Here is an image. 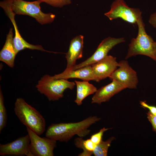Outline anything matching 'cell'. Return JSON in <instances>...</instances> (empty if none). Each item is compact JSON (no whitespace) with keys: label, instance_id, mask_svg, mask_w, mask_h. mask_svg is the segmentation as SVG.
<instances>
[{"label":"cell","instance_id":"7402d4cb","mask_svg":"<svg viewBox=\"0 0 156 156\" xmlns=\"http://www.w3.org/2000/svg\"><path fill=\"white\" fill-rule=\"evenodd\" d=\"M111 129V128H105L104 127L101 129L98 132L92 135L90 139L95 144L97 145L102 140V137L104 133Z\"/></svg>","mask_w":156,"mask_h":156},{"label":"cell","instance_id":"5bb4252c","mask_svg":"<svg viewBox=\"0 0 156 156\" xmlns=\"http://www.w3.org/2000/svg\"><path fill=\"white\" fill-rule=\"evenodd\" d=\"M83 38V36L79 35L70 41L68 51L66 53L67 64L64 70H70L76 65V60L82 57Z\"/></svg>","mask_w":156,"mask_h":156},{"label":"cell","instance_id":"2e32d148","mask_svg":"<svg viewBox=\"0 0 156 156\" xmlns=\"http://www.w3.org/2000/svg\"><path fill=\"white\" fill-rule=\"evenodd\" d=\"M12 28H11L7 35L5 43L0 52V60L12 68L16 54L14 42Z\"/></svg>","mask_w":156,"mask_h":156},{"label":"cell","instance_id":"ba28073f","mask_svg":"<svg viewBox=\"0 0 156 156\" xmlns=\"http://www.w3.org/2000/svg\"><path fill=\"white\" fill-rule=\"evenodd\" d=\"M30 140L29 150L32 156H53L56 141L49 138H41L30 128L26 127Z\"/></svg>","mask_w":156,"mask_h":156},{"label":"cell","instance_id":"e0dca14e","mask_svg":"<svg viewBox=\"0 0 156 156\" xmlns=\"http://www.w3.org/2000/svg\"><path fill=\"white\" fill-rule=\"evenodd\" d=\"M77 86V95L75 103L78 105L82 104V101L86 97L92 94L96 91L97 89L88 81H75Z\"/></svg>","mask_w":156,"mask_h":156},{"label":"cell","instance_id":"30bf717a","mask_svg":"<svg viewBox=\"0 0 156 156\" xmlns=\"http://www.w3.org/2000/svg\"><path fill=\"white\" fill-rule=\"evenodd\" d=\"M116 68L109 77L111 80H116L126 88L135 89L138 82L137 74L129 65L128 61L122 60L118 62Z\"/></svg>","mask_w":156,"mask_h":156},{"label":"cell","instance_id":"cb8c5ba5","mask_svg":"<svg viewBox=\"0 0 156 156\" xmlns=\"http://www.w3.org/2000/svg\"><path fill=\"white\" fill-rule=\"evenodd\" d=\"M140 103L142 107L148 109L151 113L156 115V106L149 105L145 101H140Z\"/></svg>","mask_w":156,"mask_h":156},{"label":"cell","instance_id":"603a6c76","mask_svg":"<svg viewBox=\"0 0 156 156\" xmlns=\"http://www.w3.org/2000/svg\"><path fill=\"white\" fill-rule=\"evenodd\" d=\"M147 118L151 123L153 131L156 133V115L148 111L147 113Z\"/></svg>","mask_w":156,"mask_h":156},{"label":"cell","instance_id":"d4e9b609","mask_svg":"<svg viewBox=\"0 0 156 156\" xmlns=\"http://www.w3.org/2000/svg\"><path fill=\"white\" fill-rule=\"evenodd\" d=\"M148 21L153 27L156 28V12L150 15Z\"/></svg>","mask_w":156,"mask_h":156},{"label":"cell","instance_id":"52a82bcc","mask_svg":"<svg viewBox=\"0 0 156 156\" xmlns=\"http://www.w3.org/2000/svg\"><path fill=\"white\" fill-rule=\"evenodd\" d=\"M12 1V0H4L1 1L0 6L4 10L13 25L15 33L13 42L16 55L20 51L26 49L49 52L50 51L44 49L40 45H34L28 43L21 36L15 20L14 17L16 14L11 8Z\"/></svg>","mask_w":156,"mask_h":156},{"label":"cell","instance_id":"9c48e42d","mask_svg":"<svg viewBox=\"0 0 156 156\" xmlns=\"http://www.w3.org/2000/svg\"><path fill=\"white\" fill-rule=\"evenodd\" d=\"M124 38H114L109 36L100 43L93 55L85 61L76 64L70 70H74L84 66L91 65L99 62L108 55L109 51L115 46L124 42ZM67 71V70H65Z\"/></svg>","mask_w":156,"mask_h":156},{"label":"cell","instance_id":"7c38bea8","mask_svg":"<svg viewBox=\"0 0 156 156\" xmlns=\"http://www.w3.org/2000/svg\"><path fill=\"white\" fill-rule=\"evenodd\" d=\"M116 58L107 55L99 62L91 65L96 81L109 77L118 66Z\"/></svg>","mask_w":156,"mask_h":156},{"label":"cell","instance_id":"8992f818","mask_svg":"<svg viewBox=\"0 0 156 156\" xmlns=\"http://www.w3.org/2000/svg\"><path fill=\"white\" fill-rule=\"evenodd\" d=\"M141 14L142 12L140 9L129 7L124 0L114 1L110 10L104 14L111 21L120 18L127 22L137 25Z\"/></svg>","mask_w":156,"mask_h":156},{"label":"cell","instance_id":"7a4b0ae2","mask_svg":"<svg viewBox=\"0 0 156 156\" xmlns=\"http://www.w3.org/2000/svg\"><path fill=\"white\" fill-rule=\"evenodd\" d=\"M14 109L20 121L26 127L29 128L39 135L44 132L46 127L44 118L38 111L23 99H16Z\"/></svg>","mask_w":156,"mask_h":156},{"label":"cell","instance_id":"44dd1931","mask_svg":"<svg viewBox=\"0 0 156 156\" xmlns=\"http://www.w3.org/2000/svg\"><path fill=\"white\" fill-rule=\"evenodd\" d=\"M42 3L45 2L52 6L61 8L71 3L72 0H38Z\"/></svg>","mask_w":156,"mask_h":156},{"label":"cell","instance_id":"d6986e66","mask_svg":"<svg viewBox=\"0 0 156 156\" xmlns=\"http://www.w3.org/2000/svg\"><path fill=\"white\" fill-rule=\"evenodd\" d=\"M112 137L105 141L102 140L99 143L96 145L93 151V154L95 156H107L108 148L113 140L115 139Z\"/></svg>","mask_w":156,"mask_h":156},{"label":"cell","instance_id":"4fadbf2b","mask_svg":"<svg viewBox=\"0 0 156 156\" xmlns=\"http://www.w3.org/2000/svg\"><path fill=\"white\" fill-rule=\"evenodd\" d=\"M125 88L122 84L113 80L111 83L97 90L92 98L91 103L100 104L108 101L114 95Z\"/></svg>","mask_w":156,"mask_h":156},{"label":"cell","instance_id":"8fae6325","mask_svg":"<svg viewBox=\"0 0 156 156\" xmlns=\"http://www.w3.org/2000/svg\"><path fill=\"white\" fill-rule=\"evenodd\" d=\"M30 140L28 134L10 142L0 144V155L32 156L29 150Z\"/></svg>","mask_w":156,"mask_h":156},{"label":"cell","instance_id":"3957f363","mask_svg":"<svg viewBox=\"0 0 156 156\" xmlns=\"http://www.w3.org/2000/svg\"><path fill=\"white\" fill-rule=\"evenodd\" d=\"M137 25L138 27V35L136 37L131 39L125 59L138 55H142L156 61L155 50V42L147 34L142 16L138 20Z\"/></svg>","mask_w":156,"mask_h":156},{"label":"cell","instance_id":"277c9868","mask_svg":"<svg viewBox=\"0 0 156 156\" xmlns=\"http://www.w3.org/2000/svg\"><path fill=\"white\" fill-rule=\"evenodd\" d=\"M75 84V82L67 79H56L52 76L45 75L38 81L36 87L49 101H55L63 97L64 92L66 89L73 90Z\"/></svg>","mask_w":156,"mask_h":156},{"label":"cell","instance_id":"484cf974","mask_svg":"<svg viewBox=\"0 0 156 156\" xmlns=\"http://www.w3.org/2000/svg\"><path fill=\"white\" fill-rule=\"evenodd\" d=\"M155 54L156 57V42H155Z\"/></svg>","mask_w":156,"mask_h":156},{"label":"cell","instance_id":"5b68a950","mask_svg":"<svg viewBox=\"0 0 156 156\" xmlns=\"http://www.w3.org/2000/svg\"><path fill=\"white\" fill-rule=\"evenodd\" d=\"M42 2L37 0L27 1L23 0H12L11 8L16 14L27 15L34 18L41 25L52 23L55 15L52 13H45L41 10Z\"/></svg>","mask_w":156,"mask_h":156},{"label":"cell","instance_id":"ac0fdd59","mask_svg":"<svg viewBox=\"0 0 156 156\" xmlns=\"http://www.w3.org/2000/svg\"><path fill=\"white\" fill-rule=\"evenodd\" d=\"M83 138L79 137L76 138L74 140L75 146L81 148L83 151L79 153V156H90L93 154V151L96 145L90 139L84 140Z\"/></svg>","mask_w":156,"mask_h":156},{"label":"cell","instance_id":"9a60e30c","mask_svg":"<svg viewBox=\"0 0 156 156\" xmlns=\"http://www.w3.org/2000/svg\"><path fill=\"white\" fill-rule=\"evenodd\" d=\"M53 77L56 79L67 80L70 78H78L84 81H96L91 65H87L74 70H64L62 73L55 75Z\"/></svg>","mask_w":156,"mask_h":156},{"label":"cell","instance_id":"6da1fadb","mask_svg":"<svg viewBox=\"0 0 156 156\" xmlns=\"http://www.w3.org/2000/svg\"><path fill=\"white\" fill-rule=\"evenodd\" d=\"M101 119L96 116H91L78 122L53 124L48 127L45 136L56 141L65 142L75 135L83 138L90 133L89 128L91 126Z\"/></svg>","mask_w":156,"mask_h":156},{"label":"cell","instance_id":"ffe728a7","mask_svg":"<svg viewBox=\"0 0 156 156\" xmlns=\"http://www.w3.org/2000/svg\"><path fill=\"white\" fill-rule=\"evenodd\" d=\"M7 120L6 109L2 90H0V133L5 127Z\"/></svg>","mask_w":156,"mask_h":156}]
</instances>
